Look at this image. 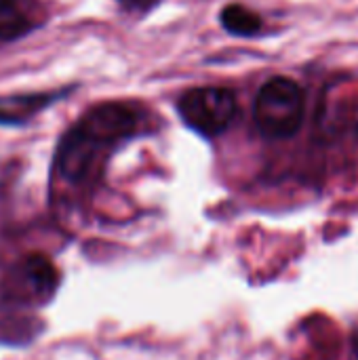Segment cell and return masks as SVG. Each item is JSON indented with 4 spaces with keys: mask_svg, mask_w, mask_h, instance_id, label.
Here are the masks:
<instances>
[{
    "mask_svg": "<svg viewBox=\"0 0 358 360\" xmlns=\"http://www.w3.org/2000/svg\"><path fill=\"white\" fill-rule=\"evenodd\" d=\"M304 110V89L287 76H274L260 89L253 116L262 135L270 139H285L300 131Z\"/></svg>",
    "mask_w": 358,
    "mask_h": 360,
    "instance_id": "6da1fadb",
    "label": "cell"
},
{
    "mask_svg": "<svg viewBox=\"0 0 358 360\" xmlns=\"http://www.w3.org/2000/svg\"><path fill=\"white\" fill-rule=\"evenodd\" d=\"M32 306L11 297L0 287V342L2 344H27L38 335V319L30 310Z\"/></svg>",
    "mask_w": 358,
    "mask_h": 360,
    "instance_id": "8992f818",
    "label": "cell"
},
{
    "mask_svg": "<svg viewBox=\"0 0 358 360\" xmlns=\"http://www.w3.org/2000/svg\"><path fill=\"white\" fill-rule=\"evenodd\" d=\"M184 122L200 135L215 137L224 133L238 110L236 95L224 86H196L186 91L177 101Z\"/></svg>",
    "mask_w": 358,
    "mask_h": 360,
    "instance_id": "7a4b0ae2",
    "label": "cell"
},
{
    "mask_svg": "<svg viewBox=\"0 0 358 360\" xmlns=\"http://www.w3.org/2000/svg\"><path fill=\"white\" fill-rule=\"evenodd\" d=\"M137 116L131 108L122 103H101L89 110L78 127L87 131L93 139H97L101 146H112L135 131Z\"/></svg>",
    "mask_w": 358,
    "mask_h": 360,
    "instance_id": "277c9868",
    "label": "cell"
},
{
    "mask_svg": "<svg viewBox=\"0 0 358 360\" xmlns=\"http://www.w3.org/2000/svg\"><path fill=\"white\" fill-rule=\"evenodd\" d=\"M101 146L97 139H93L87 131H82L78 124L74 129H70L57 150V169L59 173L70 179V181H80L89 175V171L93 169Z\"/></svg>",
    "mask_w": 358,
    "mask_h": 360,
    "instance_id": "5b68a950",
    "label": "cell"
},
{
    "mask_svg": "<svg viewBox=\"0 0 358 360\" xmlns=\"http://www.w3.org/2000/svg\"><path fill=\"white\" fill-rule=\"evenodd\" d=\"M30 30L19 0H0V40H15Z\"/></svg>",
    "mask_w": 358,
    "mask_h": 360,
    "instance_id": "ba28073f",
    "label": "cell"
},
{
    "mask_svg": "<svg viewBox=\"0 0 358 360\" xmlns=\"http://www.w3.org/2000/svg\"><path fill=\"white\" fill-rule=\"evenodd\" d=\"M222 25L234 36H253L262 30V19L243 4H228L222 11Z\"/></svg>",
    "mask_w": 358,
    "mask_h": 360,
    "instance_id": "52a82bcc",
    "label": "cell"
},
{
    "mask_svg": "<svg viewBox=\"0 0 358 360\" xmlns=\"http://www.w3.org/2000/svg\"><path fill=\"white\" fill-rule=\"evenodd\" d=\"M57 285H59V274L53 262L40 253H34L27 255L17 266V270L2 285V289L11 297L27 306H42L53 300Z\"/></svg>",
    "mask_w": 358,
    "mask_h": 360,
    "instance_id": "3957f363",
    "label": "cell"
},
{
    "mask_svg": "<svg viewBox=\"0 0 358 360\" xmlns=\"http://www.w3.org/2000/svg\"><path fill=\"white\" fill-rule=\"evenodd\" d=\"M51 99H53V95H38V97L34 95V97H21L17 101H19V108L27 110V112H34V110L46 105ZM23 120H25V116L21 112H8V110L0 108V124H19Z\"/></svg>",
    "mask_w": 358,
    "mask_h": 360,
    "instance_id": "9c48e42d",
    "label": "cell"
}]
</instances>
